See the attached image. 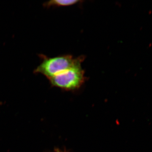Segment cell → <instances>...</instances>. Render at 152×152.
I'll return each instance as SVG.
<instances>
[{
    "label": "cell",
    "mask_w": 152,
    "mask_h": 152,
    "mask_svg": "<svg viewBox=\"0 0 152 152\" xmlns=\"http://www.w3.org/2000/svg\"><path fill=\"white\" fill-rule=\"evenodd\" d=\"M85 71L81 65L73 67L49 79L53 86L66 90L79 88L84 83Z\"/></svg>",
    "instance_id": "cell-2"
},
{
    "label": "cell",
    "mask_w": 152,
    "mask_h": 152,
    "mask_svg": "<svg viewBox=\"0 0 152 152\" xmlns=\"http://www.w3.org/2000/svg\"><path fill=\"white\" fill-rule=\"evenodd\" d=\"M82 1L77 0H53L47 1L44 4L45 7L49 8L51 7H68L76 4Z\"/></svg>",
    "instance_id": "cell-3"
},
{
    "label": "cell",
    "mask_w": 152,
    "mask_h": 152,
    "mask_svg": "<svg viewBox=\"0 0 152 152\" xmlns=\"http://www.w3.org/2000/svg\"><path fill=\"white\" fill-rule=\"evenodd\" d=\"M39 56L42 61L35 69L34 73L42 74L48 79L73 67L81 65L84 60V57L75 58L69 55L52 58L43 54H40Z\"/></svg>",
    "instance_id": "cell-1"
}]
</instances>
